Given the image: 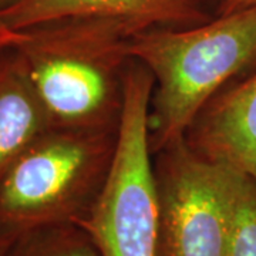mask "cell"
<instances>
[{
  "label": "cell",
  "instance_id": "obj_1",
  "mask_svg": "<svg viewBox=\"0 0 256 256\" xmlns=\"http://www.w3.org/2000/svg\"><path fill=\"white\" fill-rule=\"evenodd\" d=\"M134 33L106 18H72L14 30L10 46L28 68L53 127L117 131Z\"/></svg>",
  "mask_w": 256,
  "mask_h": 256
},
{
  "label": "cell",
  "instance_id": "obj_2",
  "mask_svg": "<svg viewBox=\"0 0 256 256\" xmlns=\"http://www.w3.org/2000/svg\"><path fill=\"white\" fill-rule=\"evenodd\" d=\"M130 53L154 80L148 116L154 154L185 138L202 108L256 64V8L194 28L141 32L131 37Z\"/></svg>",
  "mask_w": 256,
  "mask_h": 256
},
{
  "label": "cell",
  "instance_id": "obj_3",
  "mask_svg": "<svg viewBox=\"0 0 256 256\" xmlns=\"http://www.w3.org/2000/svg\"><path fill=\"white\" fill-rule=\"evenodd\" d=\"M118 130L52 127L32 142L0 176V236L80 225L108 180Z\"/></svg>",
  "mask_w": 256,
  "mask_h": 256
},
{
  "label": "cell",
  "instance_id": "obj_4",
  "mask_svg": "<svg viewBox=\"0 0 256 256\" xmlns=\"http://www.w3.org/2000/svg\"><path fill=\"white\" fill-rule=\"evenodd\" d=\"M152 88L151 73L132 60L110 175L94 208L80 224L90 232L101 256H156L158 210L148 128Z\"/></svg>",
  "mask_w": 256,
  "mask_h": 256
},
{
  "label": "cell",
  "instance_id": "obj_5",
  "mask_svg": "<svg viewBox=\"0 0 256 256\" xmlns=\"http://www.w3.org/2000/svg\"><path fill=\"white\" fill-rule=\"evenodd\" d=\"M158 210L156 256H225L232 192L228 166L181 138L152 154Z\"/></svg>",
  "mask_w": 256,
  "mask_h": 256
},
{
  "label": "cell",
  "instance_id": "obj_6",
  "mask_svg": "<svg viewBox=\"0 0 256 256\" xmlns=\"http://www.w3.org/2000/svg\"><path fill=\"white\" fill-rule=\"evenodd\" d=\"M6 26L23 30L72 18H106L134 34L161 28H194L214 18L208 0H20L2 12Z\"/></svg>",
  "mask_w": 256,
  "mask_h": 256
},
{
  "label": "cell",
  "instance_id": "obj_7",
  "mask_svg": "<svg viewBox=\"0 0 256 256\" xmlns=\"http://www.w3.org/2000/svg\"><path fill=\"white\" fill-rule=\"evenodd\" d=\"M185 140L202 158L256 181V70L222 88L202 108Z\"/></svg>",
  "mask_w": 256,
  "mask_h": 256
},
{
  "label": "cell",
  "instance_id": "obj_8",
  "mask_svg": "<svg viewBox=\"0 0 256 256\" xmlns=\"http://www.w3.org/2000/svg\"><path fill=\"white\" fill-rule=\"evenodd\" d=\"M53 127L22 57L0 52V176L42 134Z\"/></svg>",
  "mask_w": 256,
  "mask_h": 256
},
{
  "label": "cell",
  "instance_id": "obj_9",
  "mask_svg": "<svg viewBox=\"0 0 256 256\" xmlns=\"http://www.w3.org/2000/svg\"><path fill=\"white\" fill-rule=\"evenodd\" d=\"M4 256H101L90 232L77 224L33 229L12 240Z\"/></svg>",
  "mask_w": 256,
  "mask_h": 256
},
{
  "label": "cell",
  "instance_id": "obj_10",
  "mask_svg": "<svg viewBox=\"0 0 256 256\" xmlns=\"http://www.w3.org/2000/svg\"><path fill=\"white\" fill-rule=\"evenodd\" d=\"M229 171L232 210L225 256H256V181L234 168Z\"/></svg>",
  "mask_w": 256,
  "mask_h": 256
},
{
  "label": "cell",
  "instance_id": "obj_11",
  "mask_svg": "<svg viewBox=\"0 0 256 256\" xmlns=\"http://www.w3.org/2000/svg\"><path fill=\"white\" fill-rule=\"evenodd\" d=\"M254 8H256V0H220L218 4H216L214 16L229 14V13L254 9Z\"/></svg>",
  "mask_w": 256,
  "mask_h": 256
},
{
  "label": "cell",
  "instance_id": "obj_12",
  "mask_svg": "<svg viewBox=\"0 0 256 256\" xmlns=\"http://www.w3.org/2000/svg\"><path fill=\"white\" fill-rule=\"evenodd\" d=\"M13 37H14V30L6 26L4 20L2 18V10H0V52L12 44Z\"/></svg>",
  "mask_w": 256,
  "mask_h": 256
},
{
  "label": "cell",
  "instance_id": "obj_13",
  "mask_svg": "<svg viewBox=\"0 0 256 256\" xmlns=\"http://www.w3.org/2000/svg\"><path fill=\"white\" fill-rule=\"evenodd\" d=\"M10 244H12V239L0 236V256L6 255V250H8V248H9Z\"/></svg>",
  "mask_w": 256,
  "mask_h": 256
},
{
  "label": "cell",
  "instance_id": "obj_14",
  "mask_svg": "<svg viewBox=\"0 0 256 256\" xmlns=\"http://www.w3.org/2000/svg\"><path fill=\"white\" fill-rule=\"evenodd\" d=\"M20 0H0V10L3 12L4 9H8L10 6H13V4H16Z\"/></svg>",
  "mask_w": 256,
  "mask_h": 256
},
{
  "label": "cell",
  "instance_id": "obj_15",
  "mask_svg": "<svg viewBox=\"0 0 256 256\" xmlns=\"http://www.w3.org/2000/svg\"><path fill=\"white\" fill-rule=\"evenodd\" d=\"M218 2H220V0H208L210 9H212V12H214V13H215V9H216V4H218Z\"/></svg>",
  "mask_w": 256,
  "mask_h": 256
}]
</instances>
